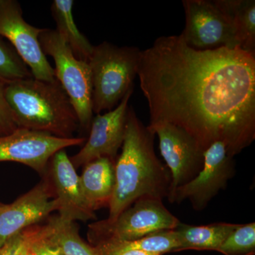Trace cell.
<instances>
[{"label":"cell","mask_w":255,"mask_h":255,"mask_svg":"<svg viewBox=\"0 0 255 255\" xmlns=\"http://www.w3.org/2000/svg\"><path fill=\"white\" fill-rule=\"evenodd\" d=\"M133 90L127 92L114 110L93 117L88 138L81 150L70 157L75 169L100 157H108L116 162L125 137L128 102Z\"/></svg>","instance_id":"12"},{"label":"cell","mask_w":255,"mask_h":255,"mask_svg":"<svg viewBox=\"0 0 255 255\" xmlns=\"http://www.w3.org/2000/svg\"><path fill=\"white\" fill-rule=\"evenodd\" d=\"M114 165L112 159L100 157L84 166L80 176L82 192L94 212L110 205L115 186Z\"/></svg>","instance_id":"15"},{"label":"cell","mask_w":255,"mask_h":255,"mask_svg":"<svg viewBox=\"0 0 255 255\" xmlns=\"http://www.w3.org/2000/svg\"><path fill=\"white\" fill-rule=\"evenodd\" d=\"M114 255H159L158 254H155V253H147V252H143L140 251H131L124 252V253H119V254Z\"/></svg>","instance_id":"26"},{"label":"cell","mask_w":255,"mask_h":255,"mask_svg":"<svg viewBox=\"0 0 255 255\" xmlns=\"http://www.w3.org/2000/svg\"><path fill=\"white\" fill-rule=\"evenodd\" d=\"M148 128L159 137L161 155L170 172L172 182L169 196L177 188L194 179L204 166V151L187 132L173 124L159 122Z\"/></svg>","instance_id":"9"},{"label":"cell","mask_w":255,"mask_h":255,"mask_svg":"<svg viewBox=\"0 0 255 255\" xmlns=\"http://www.w3.org/2000/svg\"><path fill=\"white\" fill-rule=\"evenodd\" d=\"M239 224L217 223L194 226L181 224L175 228L177 252L184 251H216Z\"/></svg>","instance_id":"16"},{"label":"cell","mask_w":255,"mask_h":255,"mask_svg":"<svg viewBox=\"0 0 255 255\" xmlns=\"http://www.w3.org/2000/svg\"><path fill=\"white\" fill-rule=\"evenodd\" d=\"M92 246L99 255H114L131 251L163 255L166 253H177L179 244L175 229H174L152 233L135 241H104Z\"/></svg>","instance_id":"17"},{"label":"cell","mask_w":255,"mask_h":255,"mask_svg":"<svg viewBox=\"0 0 255 255\" xmlns=\"http://www.w3.org/2000/svg\"><path fill=\"white\" fill-rule=\"evenodd\" d=\"M58 211V201L47 171L33 189L0 209V248L14 235Z\"/></svg>","instance_id":"13"},{"label":"cell","mask_w":255,"mask_h":255,"mask_svg":"<svg viewBox=\"0 0 255 255\" xmlns=\"http://www.w3.org/2000/svg\"><path fill=\"white\" fill-rule=\"evenodd\" d=\"M46 227L50 237L60 247L65 255H99L95 248L84 241L73 221L57 216L50 219Z\"/></svg>","instance_id":"20"},{"label":"cell","mask_w":255,"mask_h":255,"mask_svg":"<svg viewBox=\"0 0 255 255\" xmlns=\"http://www.w3.org/2000/svg\"><path fill=\"white\" fill-rule=\"evenodd\" d=\"M86 137L61 138L46 132L24 128L16 129L0 136V162L21 163L44 175L50 159L58 151L82 145Z\"/></svg>","instance_id":"11"},{"label":"cell","mask_w":255,"mask_h":255,"mask_svg":"<svg viewBox=\"0 0 255 255\" xmlns=\"http://www.w3.org/2000/svg\"><path fill=\"white\" fill-rule=\"evenodd\" d=\"M43 29L25 21L18 1L0 0V36L6 38L12 44L33 78L53 82L56 80L54 68L47 60L39 42Z\"/></svg>","instance_id":"8"},{"label":"cell","mask_w":255,"mask_h":255,"mask_svg":"<svg viewBox=\"0 0 255 255\" xmlns=\"http://www.w3.org/2000/svg\"><path fill=\"white\" fill-rule=\"evenodd\" d=\"M181 224L162 200L142 198L134 202L113 221H97L89 226L91 246L108 241H130L152 233L174 230Z\"/></svg>","instance_id":"6"},{"label":"cell","mask_w":255,"mask_h":255,"mask_svg":"<svg viewBox=\"0 0 255 255\" xmlns=\"http://www.w3.org/2000/svg\"><path fill=\"white\" fill-rule=\"evenodd\" d=\"M155 136L129 106L122 152L114 165L115 186L107 221H113L142 198L162 201L168 196L172 177L156 155Z\"/></svg>","instance_id":"2"},{"label":"cell","mask_w":255,"mask_h":255,"mask_svg":"<svg viewBox=\"0 0 255 255\" xmlns=\"http://www.w3.org/2000/svg\"><path fill=\"white\" fill-rule=\"evenodd\" d=\"M140 53L137 47H119L107 41L95 46L88 60L94 114L113 110L134 88Z\"/></svg>","instance_id":"4"},{"label":"cell","mask_w":255,"mask_h":255,"mask_svg":"<svg viewBox=\"0 0 255 255\" xmlns=\"http://www.w3.org/2000/svg\"><path fill=\"white\" fill-rule=\"evenodd\" d=\"M36 226V225H35ZM35 226L14 235L0 249V255H26L31 246Z\"/></svg>","instance_id":"24"},{"label":"cell","mask_w":255,"mask_h":255,"mask_svg":"<svg viewBox=\"0 0 255 255\" xmlns=\"http://www.w3.org/2000/svg\"><path fill=\"white\" fill-rule=\"evenodd\" d=\"M4 95L19 128L73 138L80 128L76 112L58 80L29 78L6 84Z\"/></svg>","instance_id":"3"},{"label":"cell","mask_w":255,"mask_h":255,"mask_svg":"<svg viewBox=\"0 0 255 255\" xmlns=\"http://www.w3.org/2000/svg\"><path fill=\"white\" fill-rule=\"evenodd\" d=\"M204 166L194 179L177 188L168 197L171 204L190 201L196 211L205 209L210 201L226 189L228 182L236 174L233 157L228 155L223 142L216 141L204 154Z\"/></svg>","instance_id":"10"},{"label":"cell","mask_w":255,"mask_h":255,"mask_svg":"<svg viewBox=\"0 0 255 255\" xmlns=\"http://www.w3.org/2000/svg\"><path fill=\"white\" fill-rule=\"evenodd\" d=\"M73 0H54L50 10L56 31L79 60L88 62L95 46L77 27L73 14Z\"/></svg>","instance_id":"18"},{"label":"cell","mask_w":255,"mask_h":255,"mask_svg":"<svg viewBox=\"0 0 255 255\" xmlns=\"http://www.w3.org/2000/svg\"><path fill=\"white\" fill-rule=\"evenodd\" d=\"M32 77L27 65L18 56L16 50L0 36V83L6 85Z\"/></svg>","instance_id":"21"},{"label":"cell","mask_w":255,"mask_h":255,"mask_svg":"<svg viewBox=\"0 0 255 255\" xmlns=\"http://www.w3.org/2000/svg\"><path fill=\"white\" fill-rule=\"evenodd\" d=\"M0 249H1V248H0Z\"/></svg>","instance_id":"29"},{"label":"cell","mask_w":255,"mask_h":255,"mask_svg":"<svg viewBox=\"0 0 255 255\" xmlns=\"http://www.w3.org/2000/svg\"><path fill=\"white\" fill-rule=\"evenodd\" d=\"M232 23L240 48L255 54V0H214Z\"/></svg>","instance_id":"19"},{"label":"cell","mask_w":255,"mask_h":255,"mask_svg":"<svg viewBox=\"0 0 255 255\" xmlns=\"http://www.w3.org/2000/svg\"><path fill=\"white\" fill-rule=\"evenodd\" d=\"M26 255H33V254H32L31 252L30 251V249H29V251H28L27 254H26Z\"/></svg>","instance_id":"27"},{"label":"cell","mask_w":255,"mask_h":255,"mask_svg":"<svg viewBox=\"0 0 255 255\" xmlns=\"http://www.w3.org/2000/svg\"><path fill=\"white\" fill-rule=\"evenodd\" d=\"M137 75L150 124L187 132L205 152L221 141L238 155L255 139V54L240 48L193 49L179 36L141 50Z\"/></svg>","instance_id":"1"},{"label":"cell","mask_w":255,"mask_h":255,"mask_svg":"<svg viewBox=\"0 0 255 255\" xmlns=\"http://www.w3.org/2000/svg\"><path fill=\"white\" fill-rule=\"evenodd\" d=\"M47 171L58 201L60 218L73 222L96 219L82 192L80 176L65 149L52 157Z\"/></svg>","instance_id":"14"},{"label":"cell","mask_w":255,"mask_h":255,"mask_svg":"<svg viewBox=\"0 0 255 255\" xmlns=\"http://www.w3.org/2000/svg\"><path fill=\"white\" fill-rule=\"evenodd\" d=\"M30 251L33 255H65L50 237L46 226H35Z\"/></svg>","instance_id":"23"},{"label":"cell","mask_w":255,"mask_h":255,"mask_svg":"<svg viewBox=\"0 0 255 255\" xmlns=\"http://www.w3.org/2000/svg\"><path fill=\"white\" fill-rule=\"evenodd\" d=\"M4 206V204H2V203H0V209H1V208L3 207V206Z\"/></svg>","instance_id":"28"},{"label":"cell","mask_w":255,"mask_h":255,"mask_svg":"<svg viewBox=\"0 0 255 255\" xmlns=\"http://www.w3.org/2000/svg\"><path fill=\"white\" fill-rule=\"evenodd\" d=\"M4 85L0 83V136L11 133L18 128L4 97Z\"/></svg>","instance_id":"25"},{"label":"cell","mask_w":255,"mask_h":255,"mask_svg":"<svg viewBox=\"0 0 255 255\" xmlns=\"http://www.w3.org/2000/svg\"><path fill=\"white\" fill-rule=\"evenodd\" d=\"M39 42L44 54L54 60L55 79L66 92L76 112L80 128L90 130L94 113L88 62L78 59L55 29L43 28Z\"/></svg>","instance_id":"5"},{"label":"cell","mask_w":255,"mask_h":255,"mask_svg":"<svg viewBox=\"0 0 255 255\" xmlns=\"http://www.w3.org/2000/svg\"><path fill=\"white\" fill-rule=\"evenodd\" d=\"M217 252L223 255H255V223L239 224Z\"/></svg>","instance_id":"22"},{"label":"cell","mask_w":255,"mask_h":255,"mask_svg":"<svg viewBox=\"0 0 255 255\" xmlns=\"http://www.w3.org/2000/svg\"><path fill=\"white\" fill-rule=\"evenodd\" d=\"M186 24L180 36L193 49L240 48L232 23L211 0H183Z\"/></svg>","instance_id":"7"}]
</instances>
